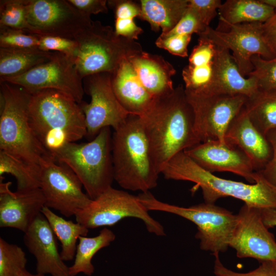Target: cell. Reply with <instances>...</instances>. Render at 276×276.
<instances>
[{
	"label": "cell",
	"mask_w": 276,
	"mask_h": 276,
	"mask_svg": "<svg viewBox=\"0 0 276 276\" xmlns=\"http://www.w3.org/2000/svg\"><path fill=\"white\" fill-rule=\"evenodd\" d=\"M139 117L159 174L173 156L201 143L195 129L192 107L181 85L155 97L149 109Z\"/></svg>",
	"instance_id": "6da1fadb"
},
{
	"label": "cell",
	"mask_w": 276,
	"mask_h": 276,
	"mask_svg": "<svg viewBox=\"0 0 276 276\" xmlns=\"http://www.w3.org/2000/svg\"><path fill=\"white\" fill-rule=\"evenodd\" d=\"M161 173L167 179L195 183L201 188L205 203L214 204L220 198L232 197L260 209L276 206V188L258 172L256 182L251 184L222 178L203 169L181 151L167 162Z\"/></svg>",
	"instance_id": "7a4b0ae2"
},
{
	"label": "cell",
	"mask_w": 276,
	"mask_h": 276,
	"mask_svg": "<svg viewBox=\"0 0 276 276\" xmlns=\"http://www.w3.org/2000/svg\"><path fill=\"white\" fill-rule=\"evenodd\" d=\"M31 94L29 122L42 145L55 149L86 136L84 114L72 98L52 89Z\"/></svg>",
	"instance_id": "3957f363"
},
{
	"label": "cell",
	"mask_w": 276,
	"mask_h": 276,
	"mask_svg": "<svg viewBox=\"0 0 276 276\" xmlns=\"http://www.w3.org/2000/svg\"><path fill=\"white\" fill-rule=\"evenodd\" d=\"M111 153L114 180L122 188L144 193L157 186L159 174L139 117L129 115L114 129Z\"/></svg>",
	"instance_id": "277c9868"
},
{
	"label": "cell",
	"mask_w": 276,
	"mask_h": 276,
	"mask_svg": "<svg viewBox=\"0 0 276 276\" xmlns=\"http://www.w3.org/2000/svg\"><path fill=\"white\" fill-rule=\"evenodd\" d=\"M0 150L40 166L43 159L53 156L31 127L29 107L31 94L9 82H0Z\"/></svg>",
	"instance_id": "5b68a950"
},
{
	"label": "cell",
	"mask_w": 276,
	"mask_h": 276,
	"mask_svg": "<svg viewBox=\"0 0 276 276\" xmlns=\"http://www.w3.org/2000/svg\"><path fill=\"white\" fill-rule=\"evenodd\" d=\"M111 137L110 127H105L87 143L66 142L51 153L75 173L92 200L111 187L114 180Z\"/></svg>",
	"instance_id": "8992f818"
},
{
	"label": "cell",
	"mask_w": 276,
	"mask_h": 276,
	"mask_svg": "<svg viewBox=\"0 0 276 276\" xmlns=\"http://www.w3.org/2000/svg\"><path fill=\"white\" fill-rule=\"evenodd\" d=\"M74 40L78 43L75 64L82 79L95 74L112 73L123 61L143 51L139 42L118 36L114 28L99 21L93 20Z\"/></svg>",
	"instance_id": "52a82bcc"
},
{
	"label": "cell",
	"mask_w": 276,
	"mask_h": 276,
	"mask_svg": "<svg viewBox=\"0 0 276 276\" xmlns=\"http://www.w3.org/2000/svg\"><path fill=\"white\" fill-rule=\"evenodd\" d=\"M149 211H162L183 217L197 228L196 238L200 240L201 249L213 255L228 248L237 221V215L214 204L202 203L185 208L159 201L149 191L137 195Z\"/></svg>",
	"instance_id": "ba28073f"
},
{
	"label": "cell",
	"mask_w": 276,
	"mask_h": 276,
	"mask_svg": "<svg viewBox=\"0 0 276 276\" xmlns=\"http://www.w3.org/2000/svg\"><path fill=\"white\" fill-rule=\"evenodd\" d=\"M75 217L76 222L88 229L112 226L125 218L134 217L142 220L149 233L158 236L166 235L163 225L149 214L137 196L112 187Z\"/></svg>",
	"instance_id": "9c48e42d"
},
{
	"label": "cell",
	"mask_w": 276,
	"mask_h": 276,
	"mask_svg": "<svg viewBox=\"0 0 276 276\" xmlns=\"http://www.w3.org/2000/svg\"><path fill=\"white\" fill-rule=\"evenodd\" d=\"M0 82L16 84L30 93L55 89L68 95L79 104L84 93L83 79L76 68L75 59L58 52H55L50 60L27 72L15 77L0 78Z\"/></svg>",
	"instance_id": "30bf717a"
},
{
	"label": "cell",
	"mask_w": 276,
	"mask_h": 276,
	"mask_svg": "<svg viewBox=\"0 0 276 276\" xmlns=\"http://www.w3.org/2000/svg\"><path fill=\"white\" fill-rule=\"evenodd\" d=\"M40 187L45 206L66 217L75 216L91 201L82 191L83 185L66 165L48 157L40 163Z\"/></svg>",
	"instance_id": "8fae6325"
},
{
	"label": "cell",
	"mask_w": 276,
	"mask_h": 276,
	"mask_svg": "<svg viewBox=\"0 0 276 276\" xmlns=\"http://www.w3.org/2000/svg\"><path fill=\"white\" fill-rule=\"evenodd\" d=\"M112 73L104 72L88 76L83 79L84 92L91 98L89 103L79 104L84 114L87 133L91 141L104 128L116 129L130 115L121 105L113 91Z\"/></svg>",
	"instance_id": "7c38bea8"
},
{
	"label": "cell",
	"mask_w": 276,
	"mask_h": 276,
	"mask_svg": "<svg viewBox=\"0 0 276 276\" xmlns=\"http://www.w3.org/2000/svg\"><path fill=\"white\" fill-rule=\"evenodd\" d=\"M185 93L194 112L195 129L200 142H225L227 128L244 107L247 97Z\"/></svg>",
	"instance_id": "4fadbf2b"
},
{
	"label": "cell",
	"mask_w": 276,
	"mask_h": 276,
	"mask_svg": "<svg viewBox=\"0 0 276 276\" xmlns=\"http://www.w3.org/2000/svg\"><path fill=\"white\" fill-rule=\"evenodd\" d=\"M27 18L29 33L71 39L93 21L68 0H27Z\"/></svg>",
	"instance_id": "5bb4252c"
},
{
	"label": "cell",
	"mask_w": 276,
	"mask_h": 276,
	"mask_svg": "<svg viewBox=\"0 0 276 276\" xmlns=\"http://www.w3.org/2000/svg\"><path fill=\"white\" fill-rule=\"evenodd\" d=\"M223 24L228 28L227 31L209 26L199 35L206 37L218 47L232 51V56L243 76H248L253 70L251 61L253 56L258 55L268 59L276 56L263 36L262 23Z\"/></svg>",
	"instance_id": "9a60e30c"
},
{
	"label": "cell",
	"mask_w": 276,
	"mask_h": 276,
	"mask_svg": "<svg viewBox=\"0 0 276 276\" xmlns=\"http://www.w3.org/2000/svg\"><path fill=\"white\" fill-rule=\"evenodd\" d=\"M237 215L229 245L237 256L254 258L260 262H276V242L263 221L260 209L244 204Z\"/></svg>",
	"instance_id": "2e32d148"
},
{
	"label": "cell",
	"mask_w": 276,
	"mask_h": 276,
	"mask_svg": "<svg viewBox=\"0 0 276 276\" xmlns=\"http://www.w3.org/2000/svg\"><path fill=\"white\" fill-rule=\"evenodd\" d=\"M205 170L230 172L256 182L257 172L248 156L238 147L226 141L210 140L200 143L183 151Z\"/></svg>",
	"instance_id": "e0dca14e"
},
{
	"label": "cell",
	"mask_w": 276,
	"mask_h": 276,
	"mask_svg": "<svg viewBox=\"0 0 276 276\" xmlns=\"http://www.w3.org/2000/svg\"><path fill=\"white\" fill-rule=\"evenodd\" d=\"M24 242L36 261V273L70 276L69 267L58 251L57 237L42 213L24 233Z\"/></svg>",
	"instance_id": "ac0fdd59"
},
{
	"label": "cell",
	"mask_w": 276,
	"mask_h": 276,
	"mask_svg": "<svg viewBox=\"0 0 276 276\" xmlns=\"http://www.w3.org/2000/svg\"><path fill=\"white\" fill-rule=\"evenodd\" d=\"M11 182H0V227H11L25 233L45 206L40 188L12 192Z\"/></svg>",
	"instance_id": "d6986e66"
},
{
	"label": "cell",
	"mask_w": 276,
	"mask_h": 276,
	"mask_svg": "<svg viewBox=\"0 0 276 276\" xmlns=\"http://www.w3.org/2000/svg\"><path fill=\"white\" fill-rule=\"evenodd\" d=\"M225 140L248 156L256 172L263 169L272 157L269 141L251 122L244 106L229 125Z\"/></svg>",
	"instance_id": "ffe728a7"
},
{
	"label": "cell",
	"mask_w": 276,
	"mask_h": 276,
	"mask_svg": "<svg viewBox=\"0 0 276 276\" xmlns=\"http://www.w3.org/2000/svg\"><path fill=\"white\" fill-rule=\"evenodd\" d=\"M206 95H242L249 98L259 89L256 79L240 72L229 51L217 47Z\"/></svg>",
	"instance_id": "44dd1931"
},
{
	"label": "cell",
	"mask_w": 276,
	"mask_h": 276,
	"mask_svg": "<svg viewBox=\"0 0 276 276\" xmlns=\"http://www.w3.org/2000/svg\"><path fill=\"white\" fill-rule=\"evenodd\" d=\"M111 83L118 101L130 115L142 116L155 98L143 86L128 59L112 73Z\"/></svg>",
	"instance_id": "7402d4cb"
},
{
	"label": "cell",
	"mask_w": 276,
	"mask_h": 276,
	"mask_svg": "<svg viewBox=\"0 0 276 276\" xmlns=\"http://www.w3.org/2000/svg\"><path fill=\"white\" fill-rule=\"evenodd\" d=\"M145 88L153 97L171 93L176 70L162 56L144 51L128 59Z\"/></svg>",
	"instance_id": "603a6c76"
},
{
	"label": "cell",
	"mask_w": 276,
	"mask_h": 276,
	"mask_svg": "<svg viewBox=\"0 0 276 276\" xmlns=\"http://www.w3.org/2000/svg\"><path fill=\"white\" fill-rule=\"evenodd\" d=\"M217 47L209 39L199 35L198 42L183 69L182 77L187 92L205 94L211 83L214 59Z\"/></svg>",
	"instance_id": "cb8c5ba5"
},
{
	"label": "cell",
	"mask_w": 276,
	"mask_h": 276,
	"mask_svg": "<svg viewBox=\"0 0 276 276\" xmlns=\"http://www.w3.org/2000/svg\"><path fill=\"white\" fill-rule=\"evenodd\" d=\"M139 18L146 21L151 29L162 33L172 30L179 21L189 5V0H141Z\"/></svg>",
	"instance_id": "d4e9b609"
},
{
	"label": "cell",
	"mask_w": 276,
	"mask_h": 276,
	"mask_svg": "<svg viewBox=\"0 0 276 276\" xmlns=\"http://www.w3.org/2000/svg\"><path fill=\"white\" fill-rule=\"evenodd\" d=\"M275 10L261 0H227L218 10L219 20L233 25L261 22L268 20Z\"/></svg>",
	"instance_id": "484cf974"
},
{
	"label": "cell",
	"mask_w": 276,
	"mask_h": 276,
	"mask_svg": "<svg viewBox=\"0 0 276 276\" xmlns=\"http://www.w3.org/2000/svg\"><path fill=\"white\" fill-rule=\"evenodd\" d=\"M55 52L0 48V78L15 77L50 60Z\"/></svg>",
	"instance_id": "4316f807"
},
{
	"label": "cell",
	"mask_w": 276,
	"mask_h": 276,
	"mask_svg": "<svg viewBox=\"0 0 276 276\" xmlns=\"http://www.w3.org/2000/svg\"><path fill=\"white\" fill-rule=\"evenodd\" d=\"M41 213L48 221L61 244L60 255L64 261L72 260L75 256L77 242L80 236H86L89 229L80 223L67 220L44 206Z\"/></svg>",
	"instance_id": "83f0119b"
},
{
	"label": "cell",
	"mask_w": 276,
	"mask_h": 276,
	"mask_svg": "<svg viewBox=\"0 0 276 276\" xmlns=\"http://www.w3.org/2000/svg\"><path fill=\"white\" fill-rule=\"evenodd\" d=\"M115 239L114 233L107 228H103L98 235L93 237H79L74 263L69 267L70 276H76L80 273L91 275L95 270L91 262L94 255L109 246Z\"/></svg>",
	"instance_id": "f1b7e54d"
},
{
	"label": "cell",
	"mask_w": 276,
	"mask_h": 276,
	"mask_svg": "<svg viewBox=\"0 0 276 276\" xmlns=\"http://www.w3.org/2000/svg\"><path fill=\"white\" fill-rule=\"evenodd\" d=\"M244 107L254 125L265 135L276 128V93L260 89L247 98Z\"/></svg>",
	"instance_id": "f546056e"
},
{
	"label": "cell",
	"mask_w": 276,
	"mask_h": 276,
	"mask_svg": "<svg viewBox=\"0 0 276 276\" xmlns=\"http://www.w3.org/2000/svg\"><path fill=\"white\" fill-rule=\"evenodd\" d=\"M13 175L17 182V191H24L39 188L40 166L31 164L0 150V176Z\"/></svg>",
	"instance_id": "4dcf8cb0"
},
{
	"label": "cell",
	"mask_w": 276,
	"mask_h": 276,
	"mask_svg": "<svg viewBox=\"0 0 276 276\" xmlns=\"http://www.w3.org/2000/svg\"><path fill=\"white\" fill-rule=\"evenodd\" d=\"M107 6L114 13L116 33L129 39H138L143 30L136 25L134 19L140 15V2L130 0H111L107 1Z\"/></svg>",
	"instance_id": "1f68e13d"
},
{
	"label": "cell",
	"mask_w": 276,
	"mask_h": 276,
	"mask_svg": "<svg viewBox=\"0 0 276 276\" xmlns=\"http://www.w3.org/2000/svg\"><path fill=\"white\" fill-rule=\"evenodd\" d=\"M27 3V0H1L0 27L29 32Z\"/></svg>",
	"instance_id": "d6a6232c"
},
{
	"label": "cell",
	"mask_w": 276,
	"mask_h": 276,
	"mask_svg": "<svg viewBox=\"0 0 276 276\" xmlns=\"http://www.w3.org/2000/svg\"><path fill=\"white\" fill-rule=\"evenodd\" d=\"M27 263L25 252L20 247L0 238V276H17L26 269Z\"/></svg>",
	"instance_id": "836d02e7"
},
{
	"label": "cell",
	"mask_w": 276,
	"mask_h": 276,
	"mask_svg": "<svg viewBox=\"0 0 276 276\" xmlns=\"http://www.w3.org/2000/svg\"><path fill=\"white\" fill-rule=\"evenodd\" d=\"M251 61L253 70L248 77L256 79L259 89L276 93V56L268 59L256 55Z\"/></svg>",
	"instance_id": "e575fe53"
},
{
	"label": "cell",
	"mask_w": 276,
	"mask_h": 276,
	"mask_svg": "<svg viewBox=\"0 0 276 276\" xmlns=\"http://www.w3.org/2000/svg\"><path fill=\"white\" fill-rule=\"evenodd\" d=\"M39 35L0 27V48L14 49H38Z\"/></svg>",
	"instance_id": "d590c367"
},
{
	"label": "cell",
	"mask_w": 276,
	"mask_h": 276,
	"mask_svg": "<svg viewBox=\"0 0 276 276\" xmlns=\"http://www.w3.org/2000/svg\"><path fill=\"white\" fill-rule=\"evenodd\" d=\"M204 22L197 11L189 4L185 13L177 24L168 32L171 34L190 35L196 33L198 35L209 27Z\"/></svg>",
	"instance_id": "8d00e7d4"
},
{
	"label": "cell",
	"mask_w": 276,
	"mask_h": 276,
	"mask_svg": "<svg viewBox=\"0 0 276 276\" xmlns=\"http://www.w3.org/2000/svg\"><path fill=\"white\" fill-rule=\"evenodd\" d=\"M191 37L192 35H190L162 33L155 41V44L173 55L185 57L188 56V47Z\"/></svg>",
	"instance_id": "74e56055"
},
{
	"label": "cell",
	"mask_w": 276,
	"mask_h": 276,
	"mask_svg": "<svg viewBox=\"0 0 276 276\" xmlns=\"http://www.w3.org/2000/svg\"><path fill=\"white\" fill-rule=\"evenodd\" d=\"M38 49L47 52H58L75 59L78 43L74 39L48 35H39Z\"/></svg>",
	"instance_id": "f35d334b"
},
{
	"label": "cell",
	"mask_w": 276,
	"mask_h": 276,
	"mask_svg": "<svg viewBox=\"0 0 276 276\" xmlns=\"http://www.w3.org/2000/svg\"><path fill=\"white\" fill-rule=\"evenodd\" d=\"M213 255L215 257L214 273L215 276H276V270L272 262H260V265L257 268L248 272L240 273L224 266L220 260L218 253Z\"/></svg>",
	"instance_id": "ab89813d"
},
{
	"label": "cell",
	"mask_w": 276,
	"mask_h": 276,
	"mask_svg": "<svg viewBox=\"0 0 276 276\" xmlns=\"http://www.w3.org/2000/svg\"><path fill=\"white\" fill-rule=\"evenodd\" d=\"M222 3L220 0H189V5L197 11L208 26L218 13Z\"/></svg>",
	"instance_id": "60d3db41"
},
{
	"label": "cell",
	"mask_w": 276,
	"mask_h": 276,
	"mask_svg": "<svg viewBox=\"0 0 276 276\" xmlns=\"http://www.w3.org/2000/svg\"><path fill=\"white\" fill-rule=\"evenodd\" d=\"M265 136L272 148V157L264 168L257 172L276 188V128L268 131Z\"/></svg>",
	"instance_id": "b9f144b4"
},
{
	"label": "cell",
	"mask_w": 276,
	"mask_h": 276,
	"mask_svg": "<svg viewBox=\"0 0 276 276\" xmlns=\"http://www.w3.org/2000/svg\"><path fill=\"white\" fill-rule=\"evenodd\" d=\"M84 15L90 17L92 14L108 12L107 1L105 0H68Z\"/></svg>",
	"instance_id": "7bdbcfd3"
},
{
	"label": "cell",
	"mask_w": 276,
	"mask_h": 276,
	"mask_svg": "<svg viewBox=\"0 0 276 276\" xmlns=\"http://www.w3.org/2000/svg\"><path fill=\"white\" fill-rule=\"evenodd\" d=\"M262 31L266 43L276 55V10L268 20L262 23Z\"/></svg>",
	"instance_id": "ee69618b"
},
{
	"label": "cell",
	"mask_w": 276,
	"mask_h": 276,
	"mask_svg": "<svg viewBox=\"0 0 276 276\" xmlns=\"http://www.w3.org/2000/svg\"><path fill=\"white\" fill-rule=\"evenodd\" d=\"M265 225L268 228L276 226V206L260 209Z\"/></svg>",
	"instance_id": "f6af8a7d"
},
{
	"label": "cell",
	"mask_w": 276,
	"mask_h": 276,
	"mask_svg": "<svg viewBox=\"0 0 276 276\" xmlns=\"http://www.w3.org/2000/svg\"><path fill=\"white\" fill-rule=\"evenodd\" d=\"M17 276H45V275L38 273L33 274L28 271L26 269H25L21 270Z\"/></svg>",
	"instance_id": "bcb514c9"
},
{
	"label": "cell",
	"mask_w": 276,
	"mask_h": 276,
	"mask_svg": "<svg viewBox=\"0 0 276 276\" xmlns=\"http://www.w3.org/2000/svg\"><path fill=\"white\" fill-rule=\"evenodd\" d=\"M261 1L276 10V0H261Z\"/></svg>",
	"instance_id": "7dc6e473"
},
{
	"label": "cell",
	"mask_w": 276,
	"mask_h": 276,
	"mask_svg": "<svg viewBox=\"0 0 276 276\" xmlns=\"http://www.w3.org/2000/svg\"><path fill=\"white\" fill-rule=\"evenodd\" d=\"M273 265L274 266V269L276 270V262H272Z\"/></svg>",
	"instance_id": "c3c4849f"
}]
</instances>
